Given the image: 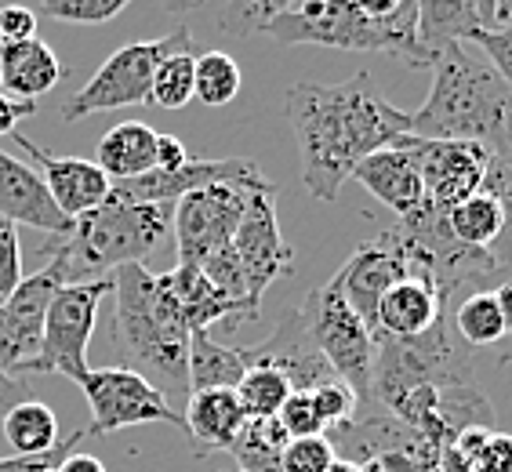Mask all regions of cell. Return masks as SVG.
Masks as SVG:
<instances>
[{
  "label": "cell",
  "instance_id": "cell-53",
  "mask_svg": "<svg viewBox=\"0 0 512 472\" xmlns=\"http://www.w3.org/2000/svg\"><path fill=\"white\" fill-rule=\"evenodd\" d=\"M505 157L512 160V128H509V146H505Z\"/></svg>",
  "mask_w": 512,
  "mask_h": 472
},
{
  "label": "cell",
  "instance_id": "cell-48",
  "mask_svg": "<svg viewBox=\"0 0 512 472\" xmlns=\"http://www.w3.org/2000/svg\"><path fill=\"white\" fill-rule=\"evenodd\" d=\"M491 30L512 33V0H494V8H491Z\"/></svg>",
  "mask_w": 512,
  "mask_h": 472
},
{
  "label": "cell",
  "instance_id": "cell-47",
  "mask_svg": "<svg viewBox=\"0 0 512 472\" xmlns=\"http://www.w3.org/2000/svg\"><path fill=\"white\" fill-rule=\"evenodd\" d=\"M356 8L364 11L367 19H389V15H393L396 8H400V4H404V0H353Z\"/></svg>",
  "mask_w": 512,
  "mask_h": 472
},
{
  "label": "cell",
  "instance_id": "cell-41",
  "mask_svg": "<svg viewBox=\"0 0 512 472\" xmlns=\"http://www.w3.org/2000/svg\"><path fill=\"white\" fill-rule=\"evenodd\" d=\"M473 472H512V436L502 429H491L487 443L473 458Z\"/></svg>",
  "mask_w": 512,
  "mask_h": 472
},
{
  "label": "cell",
  "instance_id": "cell-31",
  "mask_svg": "<svg viewBox=\"0 0 512 472\" xmlns=\"http://www.w3.org/2000/svg\"><path fill=\"white\" fill-rule=\"evenodd\" d=\"M193 69H197V55L193 51H182V55L164 59L157 69V77H153L149 102L160 109H182L186 102H193Z\"/></svg>",
  "mask_w": 512,
  "mask_h": 472
},
{
  "label": "cell",
  "instance_id": "cell-13",
  "mask_svg": "<svg viewBox=\"0 0 512 472\" xmlns=\"http://www.w3.org/2000/svg\"><path fill=\"white\" fill-rule=\"evenodd\" d=\"M66 280V266L59 258L48 255V262L37 273L22 276L15 295L0 305V367L4 371H26L40 353V338H44V316Z\"/></svg>",
  "mask_w": 512,
  "mask_h": 472
},
{
  "label": "cell",
  "instance_id": "cell-16",
  "mask_svg": "<svg viewBox=\"0 0 512 472\" xmlns=\"http://www.w3.org/2000/svg\"><path fill=\"white\" fill-rule=\"evenodd\" d=\"M15 146L26 149L33 160H37V175L44 178V186H48L51 200L59 207L66 218H80L84 211L91 207H99L102 200L109 197V189H113V178L95 164V160H84V157H55L48 149L33 146L30 138L15 131Z\"/></svg>",
  "mask_w": 512,
  "mask_h": 472
},
{
  "label": "cell",
  "instance_id": "cell-19",
  "mask_svg": "<svg viewBox=\"0 0 512 472\" xmlns=\"http://www.w3.org/2000/svg\"><path fill=\"white\" fill-rule=\"evenodd\" d=\"M360 186L393 211L396 218L414 215L418 207L425 204V186H422V171H418V160H414L411 146H407V135L389 149H378L371 157H364L353 168V175Z\"/></svg>",
  "mask_w": 512,
  "mask_h": 472
},
{
  "label": "cell",
  "instance_id": "cell-20",
  "mask_svg": "<svg viewBox=\"0 0 512 472\" xmlns=\"http://www.w3.org/2000/svg\"><path fill=\"white\" fill-rule=\"evenodd\" d=\"M0 218H8L11 226H33L51 236H62L73 218H66L51 200L44 178L22 160L8 157L0 149Z\"/></svg>",
  "mask_w": 512,
  "mask_h": 472
},
{
  "label": "cell",
  "instance_id": "cell-40",
  "mask_svg": "<svg viewBox=\"0 0 512 472\" xmlns=\"http://www.w3.org/2000/svg\"><path fill=\"white\" fill-rule=\"evenodd\" d=\"M40 15L26 4H4L0 8V40L4 44H19V40H33L37 37Z\"/></svg>",
  "mask_w": 512,
  "mask_h": 472
},
{
  "label": "cell",
  "instance_id": "cell-55",
  "mask_svg": "<svg viewBox=\"0 0 512 472\" xmlns=\"http://www.w3.org/2000/svg\"><path fill=\"white\" fill-rule=\"evenodd\" d=\"M237 472H244V469H237Z\"/></svg>",
  "mask_w": 512,
  "mask_h": 472
},
{
  "label": "cell",
  "instance_id": "cell-1",
  "mask_svg": "<svg viewBox=\"0 0 512 472\" xmlns=\"http://www.w3.org/2000/svg\"><path fill=\"white\" fill-rule=\"evenodd\" d=\"M284 109L295 131L302 182L327 204L338 200V189L360 160L411 135V113L385 99L371 73H356L342 84L302 80L287 88Z\"/></svg>",
  "mask_w": 512,
  "mask_h": 472
},
{
  "label": "cell",
  "instance_id": "cell-44",
  "mask_svg": "<svg viewBox=\"0 0 512 472\" xmlns=\"http://www.w3.org/2000/svg\"><path fill=\"white\" fill-rule=\"evenodd\" d=\"M22 400H33V389L26 382H19V378H11V374L0 367V418L15 404H22Z\"/></svg>",
  "mask_w": 512,
  "mask_h": 472
},
{
  "label": "cell",
  "instance_id": "cell-39",
  "mask_svg": "<svg viewBox=\"0 0 512 472\" xmlns=\"http://www.w3.org/2000/svg\"><path fill=\"white\" fill-rule=\"evenodd\" d=\"M84 429H77L73 436H66V440L55 447V451H48V454H37V458H0V472H55L59 469V462L66 458L69 451H77L80 443H84Z\"/></svg>",
  "mask_w": 512,
  "mask_h": 472
},
{
  "label": "cell",
  "instance_id": "cell-23",
  "mask_svg": "<svg viewBox=\"0 0 512 472\" xmlns=\"http://www.w3.org/2000/svg\"><path fill=\"white\" fill-rule=\"evenodd\" d=\"M62 73H66L62 62L40 37L0 48V91L8 99L37 102L40 95H48L59 84Z\"/></svg>",
  "mask_w": 512,
  "mask_h": 472
},
{
  "label": "cell",
  "instance_id": "cell-52",
  "mask_svg": "<svg viewBox=\"0 0 512 472\" xmlns=\"http://www.w3.org/2000/svg\"><path fill=\"white\" fill-rule=\"evenodd\" d=\"M498 364H512V342L498 345Z\"/></svg>",
  "mask_w": 512,
  "mask_h": 472
},
{
  "label": "cell",
  "instance_id": "cell-21",
  "mask_svg": "<svg viewBox=\"0 0 512 472\" xmlns=\"http://www.w3.org/2000/svg\"><path fill=\"white\" fill-rule=\"evenodd\" d=\"M171 295L178 302V313L186 320L189 335L197 331H211L215 324H240V320H258V313H251L244 302H233L226 291H218L207 280L204 269L197 266H175L168 273Z\"/></svg>",
  "mask_w": 512,
  "mask_h": 472
},
{
  "label": "cell",
  "instance_id": "cell-18",
  "mask_svg": "<svg viewBox=\"0 0 512 472\" xmlns=\"http://www.w3.org/2000/svg\"><path fill=\"white\" fill-rule=\"evenodd\" d=\"M444 313H451V302L444 298V291L436 287V280L429 273L407 276L400 284H393L378 302L375 316V338H422L425 331H433L436 320Z\"/></svg>",
  "mask_w": 512,
  "mask_h": 472
},
{
  "label": "cell",
  "instance_id": "cell-46",
  "mask_svg": "<svg viewBox=\"0 0 512 472\" xmlns=\"http://www.w3.org/2000/svg\"><path fill=\"white\" fill-rule=\"evenodd\" d=\"M494 298H498V309H502V324H505V342H512V276L494 287Z\"/></svg>",
  "mask_w": 512,
  "mask_h": 472
},
{
  "label": "cell",
  "instance_id": "cell-6",
  "mask_svg": "<svg viewBox=\"0 0 512 472\" xmlns=\"http://www.w3.org/2000/svg\"><path fill=\"white\" fill-rule=\"evenodd\" d=\"M182 51H197L193 33H189L186 26H175V30L157 40L124 44V48L113 51V55L95 69V77H91L84 88L73 91V95L62 102L59 117L66 120V124H73V120H84V117H91V113H109V109H124V106H146L160 62L171 59V55H182Z\"/></svg>",
  "mask_w": 512,
  "mask_h": 472
},
{
  "label": "cell",
  "instance_id": "cell-25",
  "mask_svg": "<svg viewBox=\"0 0 512 472\" xmlns=\"http://www.w3.org/2000/svg\"><path fill=\"white\" fill-rule=\"evenodd\" d=\"M157 135L149 124L142 120H124L117 128H109L99 138V164L113 182H131V178H142L146 171L157 168Z\"/></svg>",
  "mask_w": 512,
  "mask_h": 472
},
{
  "label": "cell",
  "instance_id": "cell-36",
  "mask_svg": "<svg viewBox=\"0 0 512 472\" xmlns=\"http://www.w3.org/2000/svg\"><path fill=\"white\" fill-rule=\"evenodd\" d=\"M313 407L316 414H320V422H324V429H331V425L338 422H349L356 414V407H360V400H356V393L349 389L345 382H324L320 389H313Z\"/></svg>",
  "mask_w": 512,
  "mask_h": 472
},
{
  "label": "cell",
  "instance_id": "cell-22",
  "mask_svg": "<svg viewBox=\"0 0 512 472\" xmlns=\"http://www.w3.org/2000/svg\"><path fill=\"white\" fill-rule=\"evenodd\" d=\"M244 422L247 414L233 389H207V393H189L186 414H182V433L193 440L200 454L229 451L237 443Z\"/></svg>",
  "mask_w": 512,
  "mask_h": 472
},
{
  "label": "cell",
  "instance_id": "cell-56",
  "mask_svg": "<svg viewBox=\"0 0 512 472\" xmlns=\"http://www.w3.org/2000/svg\"><path fill=\"white\" fill-rule=\"evenodd\" d=\"M276 472H280V469H276Z\"/></svg>",
  "mask_w": 512,
  "mask_h": 472
},
{
  "label": "cell",
  "instance_id": "cell-29",
  "mask_svg": "<svg viewBox=\"0 0 512 472\" xmlns=\"http://www.w3.org/2000/svg\"><path fill=\"white\" fill-rule=\"evenodd\" d=\"M240 66L226 51H204L197 55V69H193V99H200L207 109H222L240 95Z\"/></svg>",
  "mask_w": 512,
  "mask_h": 472
},
{
  "label": "cell",
  "instance_id": "cell-49",
  "mask_svg": "<svg viewBox=\"0 0 512 472\" xmlns=\"http://www.w3.org/2000/svg\"><path fill=\"white\" fill-rule=\"evenodd\" d=\"M204 0H164V8L171 11V15H186V11H197Z\"/></svg>",
  "mask_w": 512,
  "mask_h": 472
},
{
  "label": "cell",
  "instance_id": "cell-38",
  "mask_svg": "<svg viewBox=\"0 0 512 472\" xmlns=\"http://www.w3.org/2000/svg\"><path fill=\"white\" fill-rule=\"evenodd\" d=\"M469 44H476V48L483 51V59L498 69V77L505 80V88H509V95H512V33L476 30L473 37H469Z\"/></svg>",
  "mask_w": 512,
  "mask_h": 472
},
{
  "label": "cell",
  "instance_id": "cell-24",
  "mask_svg": "<svg viewBox=\"0 0 512 472\" xmlns=\"http://www.w3.org/2000/svg\"><path fill=\"white\" fill-rule=\"evenodd\" d=\"M247 367H251V349L247 345L218 342L211 331L189 335V393L237 389Z\"/></svg>",
  "mask_w": 512,
  "mask_h": 472
},
{
  "label": "cell",
  "instance_id": "cell-34",
  "mask_svg": "<svg viewBox=\"0 0 512 472\" xmlns=\"http://www.w3.org/2000/svg\"><path fill=\"white\" fill-rule=\"evenodd\" d=\"M338 454L327 443V436H306V440H287L280 451V472H327V465Z\"/></svg>",
  "mask_w": 512,
  "mask_h": 472
},
{
  "label": "cell",
  "instance_id": "cell-9",
  "mask_svg": "<svg viewBox=\"0 0 512 472\" xmlns=\"http://www.w3.org/2000/svg\"><path fill=\"white\" fill-rule=\"evenodd\" d=\"M418 273L433 276L429 255H425L418 244H411L400 229L389 226V229H382L375 240L353 247V255L345 258V266L335 273V284L345 302H349V309H353L367 324V331L375 335V316H378L382 295L393 284H400V280L418 276Z\"/></svg>",
  "mask_w": 512,
  "mask_h": 472
},
{
  "label": "cell",
  "instance_id": "cell-3",
  "mask_svg": "<svg viewBox=\"0 0 512 472\" xmlns=\"http://www.w3.org/2000/svg\"><path fill=\"white\" fill-rule=\"evenodd\" d=\"M512 128V95L498 69L469 40L447 44L433 62V88L411 113V135L425 142H476L505 153Z\"/></svg>",
  "mask_w": 512,
  "mask_h": 472
},
{
  "label": "cell",
  "instance_id": "cell-15",
  "mask_svg": "<svg viewBox=\"0 0 512 472\" xmlns=\"http://www.w3.org/2000/svg\"><path fill=\"white\" fill-rule=\"evenodd\" d=\"M418 171H422L425 204L436 211H451L483 186V171L491 164V149L476 142H425L407 135Z\"/></svg>",
  "mask_w": 512,
  "mask_h": 472
},
{
  "label": "cell",
  "instance_id": "cell-12",
  "mask_svg": "<svg viewBox=\"0 0 512 472\" xmlns=\"http://www.w3.org/2000/svg\"><path fill=\"white\" fill-rule=\"evenodd\" d=\"M244 193L247 189L237 186H207L171 204L178 266H204L207 258L233 244L244 215Z\"/></svg>",
  "mask_w": 512,
  "mask_h": 472
},
{
  "label": "cell",
  "instance_id": "cell-50",
  "mask_svg": "<svg viewBox=\"0 0 512 472\" xmlns=\"http://www.w3.org/2000/svg\"><path fill=\"white\" fill-rule=\"evenodd\" d=\"M327 472H360V465H353V462H342V458H335V462L327 465Z\"/></svg>",
  "mask_w": 512,
  "mask_h": 472
},
{
  "label": "cell",
  "instance_id": "cell-51",
  "mask_svg": "<svg viewBox=\"0 0 512 472\" xmlns=\"http://www.w3.org/2000/svg\"><path fill=\"white\" fill-rule=\"evenodd\" d=\"M476 8H480V15H483V26L491 30V8H494V0H476Z\"/></svg>",
  "mask_w": 512,
  "mask_h": 472
},
{
  "label": "cell",
  "instance_id": "cell-11",
  "mask_svg": "<svg viewBox=\"0 0 512 472\" xmlns=\"http://www.w3.org/2000/svg\"><path fill=\"white\" fill-rule=\"evenodd\" d=\"M233 255L244 276L247 298L262 309V295L295 269V251L287 247L280 222H276V189H247L244 215L233 233Z\"/></svg>",
  "mask_w": 512,
  "mask_h": 472
},
{
  "label": "cell",
  "instance_id": "cell-28",
  "mask_svg": "<svg viewBox=\"0 0 512 472\" xmlns=\"http://www.w3.org/2000/svg\"><path fill=\"white\" fill-rule=\"evenodd\" d=\"M451 324L454 335L462 338L469 349H487V345L505 342L502 309L494 291H469L451 305Z\"/></svg>",
  "mask_w": 512,
  "mask_h": 472
},
{
  "label": "cell",
  "instance_id": "cell-43",
  "mask_svg": "<svg viewBox=\"0 0 512 472\" xmlns=\"http://www.w3.org/2000/svg\"><path fill=\"white\" fill-rule=\"evenodd\" d=\"M189 160L186 146H182V138L175 135H157V168L160 171H175L182 168Z\"/></svg>",
  "mask_w": 512,
  "mask_h": 472
},
{
  "label": "cell",
  "instance_id": "cell-8",
  "mask_svg": "<svg viewBox=\"0 0 512 472\" xmlns=\"http://www.w3.org/2000/svg\"><path fill=\"white\" fill-rule=\"evenodd\" d=\"M113 291V276L102 280H80V284H62L55 291L44 316V338L40 353L26 371L33 374H62L69 382L88 378V345L99 324V305Z\"/></svg>",
  "mask_w": 512,
  "mask_h": 472
},
{
  "label": "cell",
  "instance_id": "cell-7",
  "mask_svg": "<svg viewBox=\"0 0 512 472\" xmlns=\"http://www.w3.org/2000/svg\"><path fill=\"white\" fill-rule=\"evenodd\" d=\"M302 324L313 338L316 353L324 356L338 382H345L356 393L360 407H371V374H375V335L367 324L349 309V302L338 291L335 276L327 284L313 287L306 302L298 305Z\"/></svg>",
  "mask_w": 512,
  "mask_h": 472
},
{
  "label": "cell",
  "instance_id": "cell-4",
  "mask_svg": "<svg viewBox=\"0 0 512 472\" xmlns=\"http://www.w3.org/2000/svg\"><path fill=\"white\" fill-rule=\"evenodd\" d=\"M171 240V204H138L109 193L99 207L73 218L62 236H51L40 255L66 266L69 284L102 280L120 266H146L149 255Z\"/></svg>",
  "mask_w": 512,
  "mask_h": 472
},
{
  "label": "cell",
  "instance_id": "cell-5",
  "mask_svg": "<svg viewBox=\"0 0 512 472\" xmlns=\"http://www.w3.org/2000/svg\"><path fill=\"white\" fill-rule=\"evenodd\" d=\"M269 37L284 48L316 44L335 51H375L411 69H433L429 51L418 44V4L404 0L389 19H367L353 0H298L269 22Z\"/></svg>",
  "mask_w": 512,
  "mask_h": 472
},
{
  "label": "cell",
  "instance_id": "cell-35",
  "mask_svg": "<svg viewBox=\"0 0 512 472\" xmlns=\"http://www.w3.org/2000/svg\"><path fill=\"white\" fill-rule=\"evenodd\" d=\"M276 422L287 433V440H306V436H324V422L313 407L309 393H291L284 400V407L276 411Z\"/></svg>",
  "mask_w": 512,
  "mask_h": 472
},
{
  "label": "cell",
  "instance_id": "cell-26",
  "mask_svg": "<svg viewBox=\"0 0 512 472\" xmlns=\"http://www.w3.org/2000/svg\"><path fill=\"white\" fill-rule=\"evenodd\" d=\"M414 4H418V44L429 51L433 62L447 44L487 30L476 0H414Z\"/></svg>",
  "mask_w": 512,
  "mask_h": 472
},
{
  "label": "cell",
  "instance_id": "cell-14",
  "mask_svg": "<svg viewBox=\"0 0 512 472\" xmlns=\"http://www.w3.org/2000/svg\"><path fill=\"white\" fill-rule=\"evenodd\" d=\"M207 186H237V189H276L255 160L226 157V160H193L189 157L175 171H146L142 178L131 182H113V197L138 200V204H175L186 193H197Z\"/></svg>",
  "mask_w": 512,
  "mask_h": 472
},
{
  "label": "cell",
  "instance_id": "cell-17",
  "mask_svg": "<svg viewBox=\"0 0 512 472\" xmlns=\"http://www.w3.org/2000/svg\"><path fill=\"white\" fill-rule=\"evenodd\" d=\"M247 349H251V364L276 367V371L284 374L291 393H313L324 382H335V371L327 367L324 356L316 353V345L309 338L298 309H287L273 335L266 342L247 345Z\"/></svg>",
  "mask_w": 512,
  "mask_h": 472
},
{
  "label": "cell",
  "instance_id": "cell-45",
  "mask_svg": "<svg viewBox=\"0 0 512 472\" xmlns=\"http://www.w3.org/2000/svg\"><path fill=\"white\" fill-rule=\"evenodd\" d=\"M55 472H106V465L99 458H91V454H80V451H69L66 458L59 462Z\"/></svg>",
  "mask_w": 512,
  "mask_h": 472
},
{
  "label": "cell",
  "instance_id": "cell-33",
  "mask_svg": "<svg viewBox=\"0 0 512 472\" xmlns=\"http://www.w3.org/2000/svg\"><path fill=\"white\" fill-rule=\"evenodd\" d=\"M131 0H40V15L55 22H73V26H102L117 19Z\"/></svg>",
  "mask_w": 512,
  "mask_h": 472
},
{
  "label": "cell",
  "instance_id": "cell-10",
  "mask_svg": "<svg viewBox=\"0 0 512 472\" xmlns=\"http://www.w3.org/2000/svg\"><path fill=\"white\" fill-rule=\"evenodd\" d=\"M84 396L91 407V425L84 429L88 436H113L131 425H175L182 429V414L175 404H168L142 374L128 371V367H99L88 371V378L80 382Z\"/></svg>",
  "mask_w": 512,
  "mask_h": 472
},
{
  "label": "cell",
  "instance_id": "cell-30",
  "mask_svg": "<svg viewBox=\"0 0 512 472\" xmlns=\"http://www.w3.org/2000/svg\"><path fill=\"white\" fill-rule=\"evenodd\" d=\"M233 393H237L247 418H276V411H280L284 400L291 396V385H287V378L276 371V367L251 364Z\"/></svg>",
  "mask_w": 512,
  "mask_h": 472
},
{
  "label": "cell",
  "instance_id": "cell-32",
  "mask_svg": "<svg viewBox=\"0 0 512 472\" xmlns=\"http://www.w3.org/2000/svg\"><path fill=\"white\" fill-rule=\"evenodd\" d=\"M298 0H226L218 30L229 37H251V33H266L269 22L280 19L287 8H295Z\"/></svg>",
  "mask_w": 512,
  "mask_h": 472
},
{
  "label": "cell",
  "instance_id": "cell-2",
  "mask_svg": "<svg viewBox=\"0 0 512 472\" xmlns=\"http://www.w3.org/2000/svg\"><path fill=\"white\" fill-rule=\"evenodd\" d=\"M109 295H117L113 342L120 367L142 374L168 404L189 400V327L178 313L168 273L120 266Z\"/></svg>",
  "mask_w": 512,
  "mask_h": 472
},
{
  "label": "cell",
  "instance_id": "cell-37",
  "mask_svg": "<svg viewBox=\"0 0 512 472\" xmlns=\"http://www.w3.org/2000/svg\"><path fill=\"white\" fill-rule=\"evenodd\" d=\"M22 284V244L19 226H11L8 218H0V305L15 295Z\"/></svg>",
  "mask_w": 512,
  "mask_h": 472
},
{
  "label": "cell",
  "instance_id": "cell-42",
  "mask_svg": "<svg viewBox=\"0 0 512 472\" xmlns=\"http://www.w3.org/2000/svg\"><path fill=\"white\" fill-rule=\"evenodd\" d=\"M33 113H37V102L8 99V95L0 91V135H15V131H19V120L33 117Z\"/></svg>",
  "mask_w": 512,
  "mask_h": 472
},
{
  "label": "cell",
  "instance_id": "cell-27",
  "mask_svg": "<svg viewBox=\"0 0 512 472\" xmlns=\"http://www.w3.org/2000/svg\"><path fill=\"white\" fill-rule=\"evenodd\" d=\"M0 429H4V440L11 443V451L19 458H37V454L55 451L62 443L59 433V418L44 400H22V404L11 407L4 418H0Z\"/></svg>",
  "mask_w": 512,
  "mask_h": 472
},
{
  "label": "cell",
  "instance_id": "cell-54",
  "mask_svg": "<svg viewBox=\"0 0 512 472\" xmlns=\"http://www.w3.org/2000/svg\"><path fill=\"white\" fill-rule=\"evenodd\" d=\"M0 48H4V40H0Z\"/></svg>",
  "mask_w": 512,
  "mask_h": 472
}]
</instances>
